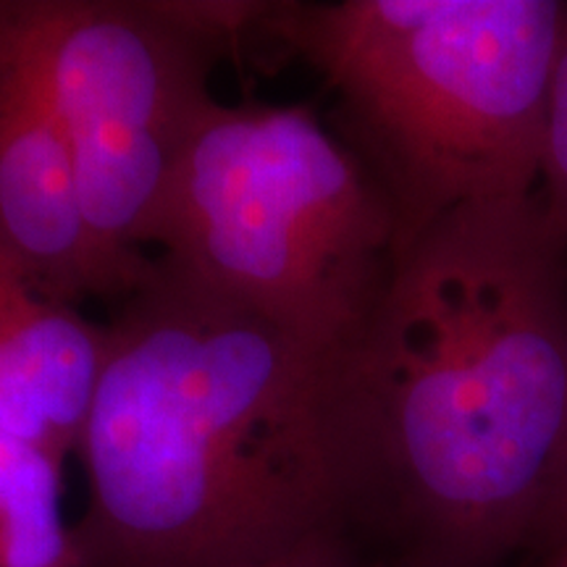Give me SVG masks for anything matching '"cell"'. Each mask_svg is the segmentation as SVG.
Wrapping results in <instances>:
<instances>
[{"instance_id": "6da1fadb", "label": "cell", "mask_w": 567, "mask_h": 567, "mask_svg": "<svg viewBox=\"0 0 567 567\" xmlns=\"http://www.w3.org/2000/svg\"><path fill=\"white\" fill-rule=\"evenodd\" d=\"M344 530L392 567H496L567 473V245L538 195L417 234L342 358Z\"/></svg>"}, {"instance_id": "7a4b0ae2", "label": "cell", "mask_w": 567, "mask_h": 567, "mask_svg": "<svg viewBox=\"0 0 567 567\" xmlns=\"http://www.w3.org/2000/svg\"><path fill=\"white\" fill-rule=\"evenodd\" d=\"M105 326L76 567H224L344 530V354L163 258Z\"/></svg>"}, {"instance_id": "3957f363", "label": "cell", "mask_w": 567, "mask_h": 567, "mask_svg": "<svg viewBox=\"0 0 567 567\" xmlns=\"http://www.w3.org/2000/svg\"><path fill=\"white\" fill-rule=\"evenodd\" d=\"M255 30L321 76L400 250L446 213L538 195L563 0L268 3Z\"/></svg>"}, {"instance_id": "277c9868", "label": "cell", "mask_w": 567, "mask_h": 567, "mask_svg": "<svg viewBox=\"0 0 567 567\" xmlns=\"http://www.w3.org/2000/svg\"><path fill=\"white\" fill-rule=\"evenodd\" d=\"M151 245L313 350L344 354L392 279L400 226L308 105L216 103L176 163Z\"/></svg>"}, {"instance_id": "5b68a950", "label": "cell", "mask_w": 567, "mask_h": 567, "mask_svg": "<svg viewBox=\"0 0 567 567\" xmlns=\"http://www.w3.org/2000/svg\"><path fill=\"white\" fill-rule=\"evenodd\" d=\"M264 3L0 0L6 32L66 140L92 234L147 271L176 163L218 101L210 69Z\"/></svg>"}, {"instance_id": "8992f818", "label": "cell", "mask_w": 567, "mask_h": 567, "mask_svg": "<svg viewBox=\"0 0 567 567\" xmlns=\"http://www.w3.org/2000/svg\"><path fill=\"white\" fill-rule=\"evenodd\" d=\"M153 266L134 271L95 239L51 103L0 19V268L80 308L126 300Z\"/></svg>"}, {"instance_id": "52a82bcc", "label": "cell", "mask_w": 567, "mask_h": 567, "mask_svg": "<svg viewBox=\"0 0 567 567\" xmlns=\"http://www.w3.org/2000/svg\"><path fill=\"white\" fill-rule=\"evenodd\" d=\"M105 354L109 326L0 268V436L63 465L80 450Z\"/></svg>"}, {"instance_id": "ba28073f", "label": "cell", "mask_w": 567, "mask_h": 567, "mask_svg": "<svg viewBox=\"0 0 567 567\" xmlns=\"http://www.w3.org/2000/svg\"><path fill=\"white\" fill-rule=\"evenodd\" d=\"M61 467L45 452L0 436V567H76Z\"/></svg>"}, {"instance_id": "9c48e42d", "label": "cell", "mask_w": 567, "mask_h": 567, "mask_svg": "<svg viewBox=\"0 0 567 567\" xmlns=\"http://www.w3.org/2000/svg\"><path fill=\"white\" fill-rule=\"evenodd\" d=\"M538 200L544 205L549 224L567 245V30L559 45L555 74H551Z\"/></svg>"}, {"instance_id": "30bf717a", "label": "cell", "mask_w": 567, "mask_h": 567, "mask_svg": "<svg viewBox=\"0 0 567 567\" xmlns=\"http://www.w3.org/2000/svg\"><path fill=\"white\" fill-rule=\"evenodd\" d=\"M287 567H365L352 536L342 528H321L287 549Z\"/></svg>"}, {"instance_id": "8fae6325", "label": "cell", "mask_w": 567, "mask_h": 567, "mask_svg": "<svg viewBox=\"0 0 567 567\" xmlns=\"http://www.w3.org/2000/svg\"><path fill=\"white\" fill-rule=\"evenodd\" d=\"M565 530H567V473H565L563 484H559V488H557L555 502H551V509H549V517H547V528H544V536H542V542H538V544H544V547H547L551 538L565 534Z\"/></svg>"}, {"instance_id": "7c38bea8", "label": "cell", "mask_w": 567, "mask_h": 567, "mask_svg": "<svg viewBox=\"0 0 567 567\" xmlns=\"http://www.w3.org/2000/svg\"><path fill=\"white\" fill-rule=\"evenodd\" d=\"M538 567H567V530L547 544V557Z\"/></svg>"}, {"instance_id": "4fadbf2b", "label": "cell", "mask_w": 567, "mask_h": 567, "mask_svg": "<svg viewBox=\"0 0 567 567\" xmlns=\"http://www.w3.org/2000/svg\"><path fill=\"white\" fill-rule=\"evenodd\" d=\"M224 567H287V549L279 551V555L264 557V559H247V563H234Z\"/></svg>"}]
</instances>
